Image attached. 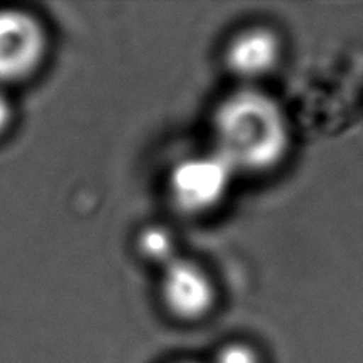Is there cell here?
<instances>
[{"label":"cell","mask_w":363,"mask_h":363,"mask_svg":"<svg viewBox=\"0 0 363 363\" xmlns=\"http://www.w3.org/2000/svg\"><path fill=\"white\" fill-rule=\"evenodd\" d=\"M290 147V128L281 106L254 88L230 94L213 115V147L236 174L276 167Z\"/></svg>","instance_id":"cell-1"},{"label":"cell","mask_w":363,"mask_h":363,"mask_svg":"<svg viewBox=\"0 0 363 363\" xmlns=\"http://www.w3.org/2000/svg\"><path fill=\"white\" fill-rule=\"evenodd\" d=\"M51 53L48 26L32 10L0 6V86L13 89L42 72Z\"/></svg>","instance_id":"cell-2"},{"label":"cell","mask_w":363,"mask_h":363,"mask_svg":"<svg viewBox=\"0 0 363 363\" xmlns=\"http://www.w3.org/2000/svg\"><path fill=\"white\" fill-rule=\"evenodd\" d=\"M238 174L216 150L177 161L167 176V196L185 216L211 212L225 199Z\"/></svg>","instance_id":"cell-3"},{"label":"cell","mask_w":363,"mask_h":363,"mask_svg":"<svg viewBox=\"0 0 363 363\" xmlns=\"http://www.w3.org/2000/svg\"><path fill=\"white\" fill-rule=\"evenodd\" d=\"M160 298L172 317L184 322H194L212 311L216 303V287L201 264L177 257L161 268Z\"/></svg>","instance_id":"cell-4"},{"label":"cell","mask_w":363,"mask_h":363,"mask_svg":"<svg viewBox=\"0 0 363 363\" xmlns=\"http://www.w3.org/2000/svg\"><path fill=\"white\" fill-rule=\"evenodd\" d=\"M281 56L274 32L264 28L242 30L226 47L225 62L239 79L255 80L269 74Z\"/></svg>","instance_id":"cell-5"},{"label":"cell","mask_w":363,"mask_h":363,"mask_svg":"<svg viewBox=\"0 0 363 363\" xmlns=\"http://www.w3.org/2000/svg\"><path fill=\"white\" fill-rule=\"evenodd\" d=\"M135 252L145 262L164 268L179 257L176 235L166 225H147L135 235Z\"/></svg>","instance_id":"cell-6"},{"label":"cell","mask_w":363,"mask_h":363,"mask_svg":"<svg viewBox=\"0 0 363 363\" xmlns=\"http://www.w3.org/2000/svg\"><path fill=\"white\" fill-rule=\"evenodd\" d=\"M212 363H263L260 355L244 342H230L217 352Z\"/></svg>","instance_id":"cell-7"},{"label":"cell","mask_w":363,"mask_h":363,"mask_svg":"<svg viewBox=\"0 0 363 363\" xmlns=\"http://www.w3.org/2000/svg\"><path fill=\"white\" fill-rule=\"evenodd\" d=\"M16 116V106L11 97V91L0 86V140L11 133Z\"/></svg>","instance_id":"cell-8"},{"label":"cell","mask_w":363,"mask_h":363,"mask_svg":"<svg viewBox=\"0 0 363 363\" xmlns=\"http://www.w3.org/2000/svg\"><path fill=\"white\" fill-rule=\"evenodd\" d=\"M177 363H198V362H191V360H182V362H177Z\"/></svg>","instance_id":"cell-9"}]
</instances>
